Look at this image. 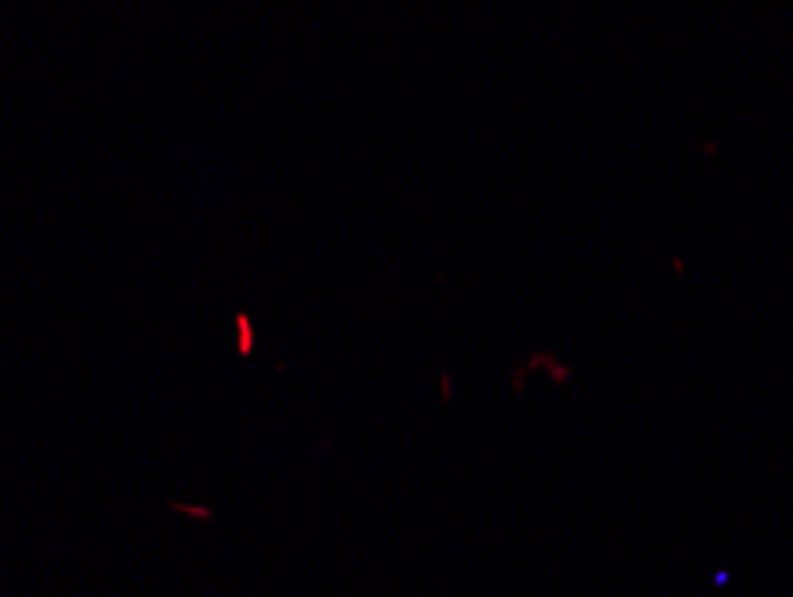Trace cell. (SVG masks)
Instances as JSON below:
<instances>
[]
</instances>
